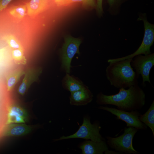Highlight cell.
I'll use <instances>...</instances> for the list:
<instances>
[{
    "label": "cell",
    "instance_id": "obj_13",
    "mask_svg": "<svg viewBox=\"0 0 154 154\" xmlns=\"http://www.w3.org/2000/svg\"><path fill=\"white\" fill-rule=\"evenodd\" d=\"M32 129L31 126L25 123L10 124L5 126L2 136H23L30 133Z\"/></svg>",
    "mask_w": 154,
    "mask_h": 154
},
{
    "label": "cell",
    "instance_id": "obj_17",
    "mask_svg": "<svg viewBox=\"0 0 154 154\" xmlns=\"http://www.w3.org/2000/svg\"><path fill=\"white\" fill-rule=\"evenodd\" d=\"M140 120L151 129L154 136V100H153L147 112L139 116Z\"/></svg>",
    "mask_w": 154,
    "mask_h": 154
},
{
    "label": "cell",
    "instance_id": "obj_2",
    "mask_svg": "<svg viewBox=\"0 0 154 154\" xmlns=\"http://www.w3.org/2000/svg\"><path fill=\"white\" fill-rule=\"evenodd\" d=\"M132 59L109 62L106 69V75L111 85L119 89L138 84V78L131 64Z\"/></svg>",
    "mask_w": 154,
    "mask_h": 154
},
{
    "label": "cell",
    "instance_id": "obj_26",
    "mask_svg": "<svg viewBox=\"0 0 154 154\" xmlns=\"http://www.w3.org/2000/svg\"><path fill=\"white\" fill-rule=\"evenodd\" d=\"M106 154H121L120 152L116 151H111L108 150L104 152Z\"/></svg>",
    "mask_w": 154,
    "mask_h": 154
},
{
    "label": "cell",
    "instance_id": "obj_21",
    "mask_svg": "<svg viewBox=\"0 0 154 154\" xmlns=\"http://www.w3.org/2000/svg\"><path fill=\"white\" fill-rule=\"evenodd\" d=\"M84 0H54L56 5L58 6H63L77 2H82L83 3Z\"/></svg>",
    "mask_w": 154,
    "mask_h": 154
},
{
    "label": "cell",
    "instance_id": "obj_15",
    "mask_svg": "<svg viewBox=\"0 0 154 154\" xmlns=\"http://www.w3.org/2000/svg\"><path fill=\"white\" fill-rule=\"evenodd\" d=\"M62 84L63 87L70 93L80 90L85 86L79 79L70 76L68 73L64 78Z\"/></svg>",
    "mask_w": 154,
    "mask_h": 154
},
{
    "label": "cell",
    "instance_id": "obj_9",
    "mask_svg": "<svg viewBox=\"0 0 154 154\" xmlns=\"http://www.w3.org/2000/svg\"><path fill=\"white\" fill-rule=\"evenodd\" d=\"M28 119V114L23 108L16 104H9L8 108L7 125L25 123Z\"/></svg>",
    "mask_w": 154,
    "mask_h": 154
},
{
    "label": "cell",
    "instance_id": "obj_18",
    "mask_svg": "<svg viewBox=\"0 0 154 154\" xmlns=\"http://www.w3.org/2000/svg\"><path fill=\"white\" fill-rule=\"evenodd\" d=\"M26 12L25 4L12 6L10 8L9 11V13L11 16L19 20L23 19L25 18Z\"/></svg>",
    "mask_w": 154,
    "mask_h": 154
},
{
    "label": "cell",
    "instance_id": "obj_1",
    "mask_svg": "<svg viewBox=\"0 0 154 154\" xmlns=\"http://www.w3.org/2000/svg\"><path fill=\"white\" fill-rule=\"evenodd\" d=\"M145 95L138 84L131 86L127 89H119V92L112 95H106L100 92L97 96L99 105H111L118 109L127 112L141 109L145 103Z\"/></svg>",
    "mask_w": 154,
    "mask_h": 154
},
{
    "label": "cell",
    "instance_id": "obj_14",
    "mask_svg": "<svg viewBox=\"0 0 154 154\" xmlns=\"http://www.w3.org/2000/svg\"><path fill=\"white\" fill-rule=\"evenodd\" d=\"M48 4V0H30L25 4L27 15L31 17H36L44 10Z\"/></svg>",
    "mask_w": 154,
    "mask_h": 154
},
{
    "label": "cell",
    "instance_id": "obj_11",
    "mask_svg": "<svg viewBox=\"0 0 154 154\" xmlns=\"http://www.w3.org/2000/svg\"><path fill=\"white\" fill-rule=\"evenodd\" d=\"M93 96L88 88L85 86L80 90L71 93L70 104L76 106L86 105L92 102Z\"/></svg>",
    "mask_w": 154,
    "mask_h": 154
},
{
    "label": "cell",
    "instance_id": "obj_3",
    "mask_svg": "<svg viewBox=\"0 0 154 154\" xmlns=\"http://www.w3.org/2000/svg\"><path fill=\"white\" fill-rule=\"evenodd\" d=\"M138 130L133 127H125L123 134L117 137L107 136V144L110 147L121 154H138L133 147L132 141Z\"/></svg>",
    "mask_w": 154,
    "mask_h": 154
},
{
    "label": "cell",
    "instance_id": "obj_20",
    "mask_svg": "<svg viewBox=\"0 0 154 154\" xmlns=\"http://www.w3.org/2000/svg\"><path fill=\"white\" fill-rule=\"evenodd\" d=\"M12 55L15 62L18 64L25 65L27 60L24 54V50L19 49H13L12 51Z\"/></svg>",
    "mask_w": 154,
    "mask_h": 154
},
{
    "label": "cell",
    "instance_id": "obj_8",
    "mask_svg": "<svg viewBox=\"0 0 154 154\" xmlns=\"http://www.w3.org/2000/svg\"><path fill=\"white\" fill-rule=\"evenodd\" d=\"M134 57L131 64L135 70L137 78H138L140 75H141L142 78V84L143 86L146 82L151 84L149 74L151 68L154 65V53L144 55H139Z\"/></svg>",
    "mask_w": 154,
    "mask_h": 154
},
{
    "label": "cell",
    "instance_id": "obj_19",
    "mask_svg": "<svg viewBox=\"0 0 154 154\" xmlns=\"http://www.w3.org/2000/svg\"><path fill=\"white\" fill-rule=\"evenodd\" d=\"M2 38L10 47L14 49H19L24 50L23 47L19 40L14 35L10 34L4 36Z\"/></svg>",
    "mask_w": 154,
    "mask_h": 154
},
{
    "label": "cell",
    "instance_id": "obj_12",
    "mask_svg": "<svg viewBox=\"0 0 154 154\" xmlns=\"http://www.w3.org/2000/svg\"><path fill=\"white\" fill-rule=\"evenodd\" d=\"M42 72L40 68H29L25 71L24 76L18 89V93L23 95L28 90L31 84L37 79Z\"/></svg>",
    "mask_w": 154,
    "mask_h": 154
},
{
    "label": "cell",
    "instance_id": "obj_7",
    "mask_svg": "<svg viewBox=\"0 0 154 154\" xmlns=\"http://www.w3.org/2000/svg\"><path fill=\"white\" fill-rule=\"evenodd\" d=\"M98 108L106 111L115 116L117 119L126 124L127 127H134L138 130H145L147 126L139 119L140 113L137 110L127 112L108 106H100Z\"/></svg>",
    "mask_w": 154,
    "mask_h": 154
},
{
    "label": "cell",
    "instance_id": "obj_10",
    "mask_svg": "<svg viewBox=\"0 0 154 154\" xmlns=\"http://www.w3.org/2000/svg\"><path fill=\"white\" fill-rule=\"evenodd\" d=\"M82 154H103L108 147L105 139L100 141L86 140L78 145Z\"/></svg>",
    "mask_w": 154,
    "mask_h": 154
},
{
    "label": "cell",
    "instance_id": "obj_16",
    "mask_svg": "<svg viewBox=\"0 0 154 154\" xmlns=\"http://www.w3.org/2000/svg\"><path fill=\"white\" fill-rule=\"evenodd\" d=\"M25 71L22 69L18 68L8 73L5 78L7 89L8 92L11 91L19 80L22 76L24 75Z\"/></svg>",
    "mask_w": 154,
    "mask_h": 154
},
{
    "label": "cell",
    "instance_id": "obj_22",
    "mask_svg": "<svg viewBox=\"0 0 154 154\" xmlns=\"http://www.w3.org/2000/svg\"><path fill=\"white\" fill-rule=\"evenodd\" d=\"M102 0H97V4L96 5V11L98 15L100 16H101L103 13Z\"/></svg>",
    "mask_w": 154,
    "mask_h": 154
},
{
    "label": "cell",
    "instance_id": "obj_24",
    "mask_svg": "<svg viewBox=\"0 0 154 154\" xmlns=\"http://www.w3.org/2000/svg\"><path fill=\"white\" fill-rule=\"evenodd\" d=\"M13 0H0V12L5 9Z\"/></svg>",
    "mask_w": 154,
    "mask_h": 154
},
{
    "label": "cell",
    "instance_id": "obj_4",
    "mask_svg": "<svg viewBox=\"0 0 154 154\" xmlns=\"http://www.w3.org/2000/svg\"><path fill=\"white\" fill-rule=\"evenodd\" d=\"M143 21L144 27V34L140 45L134 53L127 56L119 58L110 59L108 60L109 63L126 59L133 58L135 56L140 54L147 55L151 53L150 48L154 41V25L149 23L147 20L145 13L139 15L137 19Z\"/></svg>",
    "mask_w": 154,
    "mask_h": 154
},
{
    "label": "cell",
    "instance_id": "obj_25",
    "mask_svg": "<svg viewBox=\"0 0 154 154\" xmlns=\"http://www.w3.org/2000/svg\"><path fill=\"white\" fill-rule=\"evenodd\" d=\"M120 0H107L110 8H111L118 3Z\"/></svg>",
    "mask_w": 154,
    "mask_h": 154
},
{
    "label": "cell",
    "instance_id": "obj_6",
    "mask_svg": "<svg viewBox=\"0 0 154 154\" xmlns=\"http://www.w3.org/2000/svg\"><path fill=\"white\" fill-rule=\"evenodd\" d=\"M81 40L70 36L64 38V42L60 52L62 67L67 73L70 72L71 62L76 54H79V47Z\"/></svg>",
    "mask_w": 154,
    "mask_h": 154
},
{
    "label": "cell",
    "instance_id": "obj_5",
    "mask_svg": "<svg viewBox=\"0 0 154 154\" xmlns=\"http://www.w3.org/2000/svg\"><path fill=\"white\" fill-rule=\"evenodd\" d=\"M101 127L98 121L92 124L88 116L84 117L83 122L79 129L74 134L65 136H62L54 141L73 138H82L95 141H100L104 139L100 133Z\"/></svg>",
    "mask_w": 154,
    "mask_h": 154
},
{
    "label": "cell",
    "instance_id": "obj_23",
    "mask_svg": "<svg viewBox=\"0 0 154 154\" xmlns=\"http://www.w3.org/2000/svg\"><path fill=\"white\" fill-rule=\"evenodd\" d=\"M83 4L84 6L91 8L96 7L94 0H84Z\"/></svg>",
    "mask_w": 154,
    "mask_h": 154
}]
</instances>
